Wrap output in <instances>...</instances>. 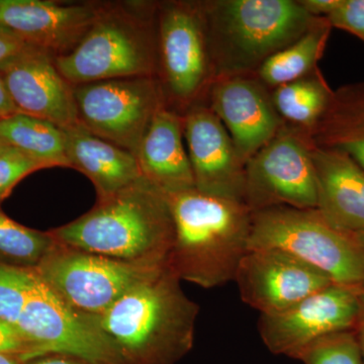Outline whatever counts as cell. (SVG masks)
Returning a JSON list of instances; mask_svg holds the SVG:
<instances>
[{
    "mask_svg": "<svg viewBox=\"0 0 364 364\" xmlns=\"http://www.w3.org/2000/svg\"><path fill=\"white\" fill-rule=\"evenodd\" d=\"M102 2L0 0V25L56 59L73 51L85 38Z\"/></svg>",
    "mask_w": 364,
    "mask_h": 364,
    "instance_id": "14",
    "label": "cell"
},
{
    "mask_svg": "<svg viewBox=\"0 0 364 364\" xmlns=\"http://www.w3.org/2000/svg\"><path fill=\"white\" fill-rule=\"evenodd\" d=\"M157 2L102 1L73 51L55 59L72 85L109 79L157 78Z\"/></svg>",
    "mask_w": 364,
    "mask_h": 364,
    "instance_id": "5",
    "label": "cell"
},
{
    "mask_svg": "<svg viewBox=\"0 0 364 364\" xmlns=\"http://www.w3.org/2000/svg\"><path fill=\"white\" fill-rule=\"evenodd\" d=\"M244 203L251 213L274 207L317 208L310 136L284 124L246 163Z\"/></svg>",
    "mask_w": 364,
    "mask_h": 364,
    "instance_id": "10",
    "label": "cell"
},
{
    "mask_svg": "<svg viewBox=\"0 0 364 364\" xmlns=\"http://www.w3.org/2000/svg\"><path fill=\"white\" fill-rule=\"evenodd\" d=\"M331 31L327 18H316L306 33L269 57L253 75L270 91L303 77L318 68Z\"/></svg>",
    "mask_w": 364,
    "mask_h": 364,
    "instance_id": "21",
    "label": "cell"
},
{
    "mask_svg": "<svg viewBox=\"0 0 364 364\" xmlns=\"http://www.w3.org/2000/svg\"><path fill=\"white\" fill-rule=\"evenodd\" d=\"M183 119L196 188L244 203L246 162L219 117L202 104L188 109Z\"/></svg>",
    "mask_w": 364,
    "mask_h": 364,
    "instance_id": "13",
    "label": "cell"
},
{
    "mask_svg": "<svg viewBox=\"0 0 364 364\" xmlns=\"http://www.w3.org/2000/svg\"><path fill=\"white\" fill-rule=\"evenodd\" d=\"M354 236H355L360 245L364 248V230L363 231L358 232V233H354Z\"/></svg>",
    "mask_w": 364,
    "mask_h": 364,
    "instance_id": "36",
    "label": "cell"
},
{
    "mask_svg": "<svg viewBox=\"0 0 364 364\" xmlns=\"http://www.w3.org/2000/svg\"><path fill=\"white\" fill-rule=\"evenodd\" d=\"M69 168L78 170L104 200L142 178L135 155L95 136L79 122L63 129Z\"/></svg>",
    "mask_w": 364,
    "mask_h": 364,
    "instance_id": "19",
    "label": "cell"
},
{
    "mask_svg": "<svg viewBox=\"0 0 364 364\" xmlns=\"http://www.w3.org/2000/svg\"><path fill=\"white\" fill-rule=\"evenodd\" d=\"M73 86L79 122L95 136L136 156L164 105L158 79L140 76Z\"/></svg>",
    "mask_w": 364,
    "mask_h": 364,
    "instance_id": "9",
    "label": "cell"
},
{
    "mask_svg": "<svg viewBox=\"0 0 364 364\" xmlns=\"http://www.w3.org/2000/svg\"><path fill=\"white\" fill-rule=\"evenodd\" d=\"M143 176L166 195L196 188L183 116L161 105L136 153Z\"/></svg>",
    "mask_w": 364,
    "mask_h": 364,
    "instance_id": "18",
    "label": "cell"
},
{
    "mask_svg": "<svg viewBox=\"0 0 364 364\" xmlns=\"http://www.w3.org/2000/svg\"><path fill=\"white\" fill-rule=\"evenodd\" d=\"M169 264L91 317L129 364H176L193 349L200 306Z\"/></svg>",
    "mask_w": 364,
    "mask_h": 364,
    "instance_id": "2",
    "label": "cell"
},
{
    "mask_svg": "<svg viewBox=\"0 0 364 364\" xmlns=\"http://www.w3.org/2000/svg\"><path fill=\"white\" fill-rule=\"evenodd\" d=\"M9 146H6V144L0 142V155H1L2 153L6 152V151L9 149Z\"/></svg>",
    "mask_w": 364,
    "mask_h": 364,
    "instance_id": "37",
    "label": "cell"
},
{
    "mask_svg": "<svg viewBox=\"0 0 364 364\" xmlns=\"http://www.w3.org/2000/svg\"><path fill=\"white\" fill-rule=\"evenodd\" d=\"M361 289L333 284L275 315H260V336L275 355L294 358L313 342L354 330Z\"/></svg>",
    "mask_w": 364,
    "mask_h": 364,
    "instance_id": "11",
    "label": "cell"
},
{
    "mask_svg": "<svg viewBox=\"0 0 364 364\" xmlns=\"http://www.w3.org/2000/svg\"><path fill=\"white\" fill-rule=\"evenodd\" d=\"M164 265L112 259L57 242L35 269L71 310L97 317L132 287Z\"/></svg>",
    "mask_w": 364,
    "mask_h": 364,
    "instance_id": "8",
    "label": "cell"
},
{
    "mask_svg": "<svg viewBox=\"0 0 364 364\" xmlns=\"http://www.w3.org/2000/svg\"><path fill=\"white\" fill-rule=\"evenodd\" d=\"M308 136L315 145L346 153L364 170V83L334 91L327 112Z\"/></svg>",
    "mask_w": 364,
    "mask_h": 364,
    "instance_id": "20",
    "label": "cell"
},
{
    "mask_svg": "<svg viewBox=\"0 0 364 364\" xmlns=\"http://www.w3.org/2000/svg\"><path fill=\"white\" fill-rule=\"evenodd\" d=\"M0 72L18 112L61 129L79 123L74 86L47 53L30 48L0 67Z\"/></svg>",
    "mask_w": 364,
    "mask_h": 364,
    "instance_id": "16",
    "label": "cell"
},
{
    "mask_svg": "<svg viewBox=\"0 0 364 364\" xmlns=\"http://www.w3.org/2000/svg\"><path fill=\"white\" fill-rule=\"evenodd\" d=\"M47 168L25 153L9 147L0 155V203L6 200L14 186L37 170Z\"/></svg>",
    "mask_w": 364,
    "mask_h": 364,
    "instance_id": "27",
    "label": "cell"
},
{
    "mask_svg": "<svg viewBox=\"0 0 364 364\" xmlns=\"http://www.w3.org/2000/svg\"><path fill=\"white\" fill-rule=\"evenodd\" d=\"M286 251L334 284L364 289V248L354 234L329 224L317 208L274 207L251 213L249 250Z\"/></svg>",
    "mask_w": 364,
    "mask_h": 364,
    "instance_id": "6",
    "label": "cell"
},
{
    "mask_svg": "<svg viewBox=\"0 0 364 364\" xmlns=\"http://www.w3.org/2000/svg\"><path fill=\"white\" fill-rule=\"evenodd\" d=\"M50 232L62 245L148 265L168 264L176 238L166 193L144 176Z\"/></svg>",
    "mask_w": 364,
    "mask_h": 364,
    "instance_id": "1",
    "label": "cell"
},
{
    "mask_svg": "<svg viewBox=\"0 0 364 364\" xmlns=\"http://www.w3.org/2000/svg\"><path fill=\"white\" fill-rule=\"evenodd\" d=\"M304 364H363L354 330L335 333L313 342L296 354Z\"/></svg>",
    "mask_w": 364,
    "mask_h": 364,
    "instance_id": "25",
    "label": "cell"
},
{
    "mask_svg": "<svg viewBox=\"0 0 364 364\" xmlns=\"http://www.w3.org/2000/svg\"><path fill=\"white\" fill-rule=\"evenodd\" d=\"M327 18L332 28L355 35L364 42V0H341Z\"/></svg>",
    "mask_w": 364,
    "mask_h": 364,
    "instance_id": "28",
    "label": "cell"
},
{
    "mask_svg": "<svg viewBox=\"0 0 364 364\" xmlns=\"http://www.w3.org/2000/svg\"><path fill=\"white\" fill-rule=\"evenodd\" d=\"M176 238L168 264L179 279L203 289L234 280L249 251L251 212L243 203L196 188L167 195Z\"/></svg>",
    "mask_w": 364,
    "mask_h": 364,
    "instance_id": "3",
    "label": "cell"
},
{
    "mask_svg": "<svg viewBox=\"0 0 364 364\" xmlns=\"http://www.w3.org/2000/svg\"><path fill=\"white\" fill-rule=\"evenodd\" d=\"M30 48L33 47L26 44L25 41L6 26L0 25V67L20 56Z\"/></svg>",
    "mask_w": 364,
    "mask_h": 364,
    "instance_id": "30",
    "label": "cell"
},
{
    "mask_svg": "<svg viewBox=\"0 0 364 364\" xmlns=\"http://www.w3.org/2000/svg\"><path fill=\"white\" fill-rule=\"evenodd\" d=\"M0 364H23L20 359L16 356L9 354L0 353Z\"/></svg>",
    "mask_w": 364,
    "mask_h": 364,
    "instance_id": "35",
    "label": "cell"
},
{
    "mask_svg": "<svg viewBox=\"0 0 364 364\" xmlns=\"http://www.w3.org/2000/svg\"><path fill=\"white\" fill-rule=\"evenodd\" d=\"M20 112L14 105L9 91H7L6 82L0 72V119L11 116V114Z\"/></svg>",
    "mask_w": 364,
    "mask_h": 364,
    "instance_id": "33",
    "label": "cell"
},
{
    "mask_svg": "<svg viewBox=\"0 0 364 364\" xmlns=\"http://www.w3.org/2000/svg\"><path fill=\"white\" fill-rule=\"evenodd\" d=\"M157 79L164 105L184 116L207 104L217 77L202 0L157 2Z\"/></svg>",
    "mask_w": 364,
    "mask_h": 364,
    "instance_id": "7",
    "label": "cell"
},
{
    "mask_svg": "<svg viewBox=\"0 0 364 364\" xmlns=\"http://www.w3.org/2000/svg\"><path fill=\"white\" fill-rule=\"evenodd\" d=\"M242 301L260 315H275L334 284L324 272L275 248L249 250L234 277Z\"/></svg>",
    "mask_w": 364,
    "mask_h": 364,
    "instance_id": "12",
    "label": "cell"
},
{
    "mask_svg": "<svg viewBox=\"0 0 364 364\" xmlns=\"http://www.w3.org/2000/svg\"><path fill=\"white\" fill-rule=\"evenodd\" d=\"M215 77L249 75L316 18L299 0H202Z\"/></svg>",
    "mask_w": 364,
    "mask_h": 364,
    "instance_id": "4",
    "label": "cell"
},
{
    "mask_svg": "<svg viewBox=\"0 0 364 364\" xmlns=\"http://www.w3.org/2000/svg\"><path fill=\"white\" fill-rule=\"evenodd\" d=\"M207 105L246 163L284 126L273 107L272 92L253 74L215 79Z\"/></svg>",
    "mask_w": 364,
    "mask_h": 364,
    "instance_id": "15",
    "label": "cell"
},
{
    "mask_svg": "<svg viewBox=\"0 0 364 364\" xmlns=\"http://www.w3.org/2000/svg\"><path fill=\"white\" fill-rule=\"evenodd\" d=\"M354 332H355L356 337H358L364 360V289H361L360 293H359L358 316L355 327H354Z\"/></svg>",
    "mask_w": 364,
    "mask_h": 364,
    "instance_id": "34",
    "label": "cell"
},
{
    "mask_svg": "<svg viewBox=\"0 0 364 364\" xmlns=\"http://www.w3.org/2000/svg\"><path fill=\"white\" fill-rule=\"evenodd\" d=\"M0 353L9 354L25 363L33 358L32 344L16 326L0 318Z\"/></svg>",
    "mask_w": 364,
    "mask_h": 364,
    "instance_id": "29",
    "label": "cell"
},
{
    "mask_svg": "<svg viewBox=\"0 0 364 364\" xmlns=\"http://www.w3.org/2000/svg\"><path fill=\"white\" fill-rule=\"evenodd\" d=\"M270 92L273 107L284 124L308 135L327 112L334 95L318 67Z\"/></svg>",
    "mask_w": 364,
    "mask_h": 364,
    "instance_id": "22",
    "label": "cell"
},
{
    "mask_svg": "<svg viewBox=\"0 0 364 364\" xmlns=\"http://www.w3.org/2000/svg\"><path fill=\"white\" fill-rule=\"evenodd\" d=\"M363 361H364V360H363ZM363 364H364V363H363Z\"/></svg>",
    "mask_w": 364,
    "mask_h": 364,
    "instance_id": "38",
    "label": "cell"
},
{
    "mask_svg": "<svg viewBox=\"0 0 364 364\" xmlns=\"http://www.w3.org/2000/svg\"><path fill=\"white\" fill-rule=\"evenodd\" d=\"M23 364H91L83 359L76 356L67 355V354L52 353L39 356L26 361Z\"/></svg>",
    "mask_w": 364,
    "mask_h": 364,
    "instance_id": "32",
    "label": "cell"
},
{
    "mask_svg": "<svg viewBox=\"0 0 364 364\" xmlns=\"http://www.w3.org/2000/svg\"><path fill=\"white\" fill-rule=\"evenodd\" d=\"M301 7L314 18H328L341 0H299Z\"/></svg>",
    "mask_w": 364,
    "mask_h": 364,
    "instance_id": "31",
    "label": "cell"
},
{
    "mask_svg": "<svg viewBox=\"0 0 364 364\" xmlns=\"http://www.w3.org/2000/svg\"><path fill=\"white\" fill-rule=\"evenodd\" d=\"M311 140V139H310ZM317 182V210L333 227L358 233L364 230V170L342 151L311 141Z\"/></svg>",
    "mask_w": 364,
    "mask_h": 364,
    "instance_id": "17",
    "label": "cell"
},
{
    "mask_svg": "<svg viewBox=\"0 0 364 364\" xmlns=\"http://www.w3.org/2000/svg\"><path fill=\"white\" fill-rule=\"evenodd\" d=\"M0 142L21 151L47 168L69 167L65 134L51 122L23 112L0 119Z\"/></svg>",
    "mask_w": 364,
    "mask_h": 364,
    "instance_id": "23",
    "label": "cell"
},
{
    "mask_svg": "<svg viewBox=\"0 0 364 364\" xmlns=\"http://www.w3.org/2000/svg\"><path fill=\"white\" fill-rule=\"evenodd\" d=\"M28 269L0 264V318L14 326L23 304Z\"/></svg>",
    "mask_w": 364,
    "mask_h": 364,
    "instance_id": "26",
    "label": "cell"
},
{
    "mask_svg": "<svg viewBox=\"0 0 364 364\" xmlns=\"http://www.w3.org/2000/svg\"><path fill=\"white\" fill-rule=\"evenodd\" d=\"M56 245L51 232L23 226L0 210V264L38 267Z\"/></svg>",
    "mask_w": 364,
    "mask_h": 364,
    "instance_id": "24",
    "label": "cell"
}]
</instances>
